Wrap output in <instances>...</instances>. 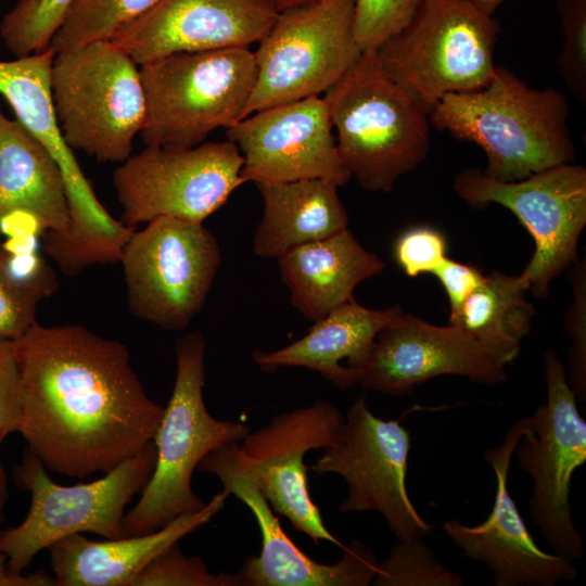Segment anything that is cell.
Returning a JSON list of instances; mask_svg holds the SVG:
<instances>
[{"label": "cell", "instance_id": "1", "mask_svg": "<svg viewBox=\"0 0 586 586\" xmlns=\"http://www.w3.org/2000/svg\"><path fill=\"white\" fill-rule=\"evenodd\" d=\"M14 344L18 433L48 471L106 473L153 441L164 408L146 394L124 343L79 324L36 322Z\"/></svg>", "mask_w": 586, "mask_h": 586}, {"label": "cell", "instance_id": "2", "mask_svg": "<svg viewBox=\"0 0 586 586\" xmlns=\"http://www.w3.org/2000/svg\"><path fill=\"white\" fill-rule=\"evenodd\" d=\"M568 120L561 92L531 88L500 66L484 87L446 94L430 110L431 126L481 146L487 157L483 175L502 182L573 163Z\"/></svg>", "mask_w": 586, "mask_h": 586}, {"label": "cell", "instance_id": "3", "mask_svg": "<svg viewBox=\"0 0 586 586\" xmlns=\"http://www.w3.org/2000/svg\"><path fill=\"white\" fill-rule=\"evenodd\" d=\"M322 99L339 153L362 189L390 192L425 160L430 111L384 73L374 51H364Z\"/></svg>", "mask_w": 586, "mask_h": 586}, {"label": "cell", "instance_id": "4", "mask_svg": "<svg viewBox=\"0 0 586 586\" xmlns=\"http://www.w3.org/2000/svg\"><path fill=\"white\" fill-rule=\"evenodd\" d=\"M205 339L200 331L176 343V378L153 442L154 469L137 504L124 517L126 536L154 532L206 504L192 489L193 471L218 447L239 442L250 428L213 417L204 404Z\"/></svg>", "mask_w": 586, "mask_h": 586}, {"label": "cell", "instance_id": "5", "mask_svg": "<svg viewBox=\"0 0 586 586\" xmlns=\"http://www.w3.org/2000/svg\"><path fill=\"white\" fill-rule=\"evenodd\" d=\"M145 145L191 148L243 118L255 87L254 52L234 47L178 52L140 65Z\"/></svg>", "mask_w": 586, "mask_h": 586}, {"label": "cell", "instance_id": "6", "mask_svg": "<svg viewBox=\"0 0 586 586\" xmlns=\"http://www.w3.org/2000/svg\"><path fill=\"white\" fill-rule=\"evenodd\" d=\"M54 56L55 51L49 47L13 61H0V95L64 175L72 224L63 234H43L42 246L62 272L77 276L89 266L119 262L135 229L114 219L102 206L63 138L50 91Z\"/></svg>", "mask_w": 586, "mask_h": 586}, {"label": "cell", "instance_id": "7", "mask_svg": "<svg viewBox=\"0 0 586 586\" xmlns=\"http://www.w3.org/2000/svg\"><path fill=\"white\" fill-rule=\"evenodd\" d=\"M156 447L149 442L100 479L75 485L55 483L40 459L27 447L15 466L16 485L30 494L25 519L2 531L0 553L9 569L23 573L38 552L73 535L93 533L104 539L122 538L126 506L150 480Z\"/></svg>", "mask_w": 586, "mask_h": 586}, {"label": "cell", "instance_id": "8", "mask_svg": "<svg viewBox=\"0 0 586 586\" xmlns=\"http://www.w3.org/2000/svg\"><path fill=\"white\" fill-rule=\"evenodd\" d=\"M50 91L61 132L72 150L123 163L145 118L140 68L112 40L55 53Z\"/></svg>", "mask_w": 586, "mask_h": 586}, {"label": "cell", "instance_id": "9", "mask_svg": "<svg viewBox=\"0 0 586 586\" xmlns=\"http://www.w3.org/2000/svg\"><path fill=\"white\" fill-rule=\"evenodd\" d=\"M498 31L493 15L470 0H423L374 53L384 73L430 111L446 94L489 82Z\"/></svg>", "mask_w": 586, "mask_h": 586}, {"label": "cell", "instance_id": "10", "mask_svg": "<svg viewBox=\"0 0 586 586\" xmlns=\"http://www.w3.org/2000/svg\"><path fill=\"white\" fill-rule=\"evenodd\" d=\"M355 0H316L281 10L254 52L257 77L243 118L257 111L319 97L359 60Z\"/></svg>", "mask_w": 586, "mask_h": 586}, {"label": "cell", "instance_id": "11", "mask_svg": "<svg viewBox=\"0 0 586 586\" xmlns=\"http://www.w3.org/2000/svg\"><path fill=\"white\" fill-rule=\"evenodd\" d=\"M119 262L132 315L162 329L180 331L203 308L221 253L216 238L202 224L158 217L132 231Z\"/></svg>", "mask_w": 586, "mask_h": 586}, {"label": "cell", "instance_id": "12", "mask_svg": "<svg viewBox=\"0 0 586 586\" xmlns=\"http://www.w3.org/2000/svg\"><path fill=\"white\" fill-rule=\"evenodd\" d=\"M454 189L473 208L495 203L515 215L535 244L520 277L535 296L547 297L551 281L577 258L586 225L585 167L561 164L509 182L470 168L456 176Z\"/></svg>", "mask_w": 586, "mask_h": 586}, {"label": "cell", "instance_id": "13", "mask_svg": "<svg viewBox=\"0 0 586 586\" xmlns=\"http://www.w3.org/2000/svg\"><path fill=\"white\" fill-rule=\"evenodd\" d=\"M242 166L230 140L191 148L145 145L113 174L119 221L131 229L158 217L202 224L244 183Z\"/></svg>", "mask_w": 586, "mask_h": 586}, {"label": "cell", "instance_id": "14", "mask_svg": "<svg viewBox=\"0 0 586 586\" xmlns=\"http://www.w3.org/2000/svg\"><path fill=\"white\" fill-rule=\"evenodd\" d=\"M544 361L547 402L528 416L513 454L533 479V522L557 553L574 561L583 558L584 543L569 498L573 474L586 462V421L557 352L548 348Z\"/></svg>", "mask_w": 586, "mask_h": 586}, {"label": "cell", "instance_id": "15", "mask_svg": "<svg viewBox=\"0 0 586 586\" xmlns=\"http://www.w3.org/2000/svg\"><path fill=\"white\" fill-rule=\"evenodd\" d=\"M308 469L335 473L347 483L342 512L381 513L398 540L423 538L434 531L417 511L407 492L410 433L399 419L374 416L364 397L349 408L344 424Z\"/></svg>", "mask_w": 586, "mask_h": 586}, {"label": "cell", "instance_id": "16", "mask_svg": "<svg viewBox=\"0 0 586 586\" xmlns=\"http://www.w3.org/2000/svg\"><path fill=\"white\" fill-rule=\"evenodd\" d=\"M198 470L215 474L224 489L244 502L262 534L258 556H249L237 573L240 586H367L378 573L379 560L358 539L343 548L333 564L319 563L304 553L282 530L271 506L258 488L238 442L207 454Z\"/></svg>", "mask_w": 586, "mask_h": 586}, {"label": "cell", "instance_id": "17", "mask_svg": "<svg viewBox=\"0 0 586 586\" xmlns=\"http://www.w3.org/2000/svg\"><path fill=\"white\" fill-rule=\"evenodd\" d=\"M345 421L340 409L326 400L276 415L255 432H249L241 454L258 488L272 510L284 515L294 530L315 543L344 545L324 526L320 509L307 484L305 455L330 445Z\"/></svg>", "mask_w": 586, "mask_h": 586}, {"label": "cell", "instance_id": "18", "mask_svg": "<svg viewBox=\"0 0 586 586\" xmlns=\"http://www.w3.org/2000/svg\"><path fill=\"white\" fill-rule=\"evenodd\" d=\"M322 98L275 105L226 129L243 157L244 182L327 179L339 187L352 178L332 133Z\"/></svg>", "mask_w": 586, "mask_h": 586}, {"label": "cell", "instance_id": "19", "mask_svg": "<svg viewBox=\"0 0 586 586\" xmlns=\"http://www.w3.org/2000/svg\"><path fill=\"white\" fill-rule=\"evenodd\" d=\"M440 375L466 377L483 385L508 379L504 367L462 329L435 326L402 310L377 334L359 384L384 395H410Z\"/></svg>", "mask_w": 586, "mask_h": 586}, {"label": "cell", "instance_id": "20", "mask_svg": "<svg viewBox=\"0 0 586 586\" xmlns=\"http://www.w3.org/2000/svg\"><path fill=\"white\" fill-rule=\"evenodd\" d=\"M528 416L510 426L484 460L496 473L497 489L488 518L470 526L456 519L442 528L462 550L464 558L480 560L492 571L496 586H555L577 579L572 560L542 550L530 534L508 489V473L514 448L524 434Z\"/></svg>", "mask_w": 586, "mask_h": 586}, {"label": "cell", "instance_id": "21", "mask_svg": "<svg viewBox=\"0 0 586 586\" xmlns=\"http://www.w3.org/2000/svg\"><path fill=\"white\" fill-rule=\"evenodd\" d=\"M279 12L275 0H157L110 40L138 65L178 52L250 48Z\"/></svg>", "mask_w": 586, "mask_h": 586}, {"label": "cell", "instance_id": "22", "mask_svg": "<svg viewBox=\"0 0 586 586\" xmlns=\"http://www.w3.org/2000/svg\"><path fill=\"white\" fill-rule=\"evenodd\" d=\"M72 224L64 175L46 148L0 113V230L14 238L63 234Z\"/></svg>", "mask_w": 586, "mask_h": 586}, {"label": "cell", "instance_id": "23", "mask_svg": "<svg viewBox=\"0 0 586 586\" xmlns=\"http://www.w3.org/2000/svg\"><path fill=\"white\" fill-rule=\"evenodd\" d=\"M229 495L222 489L201 510L181 514L151 533L100 542L73 534L53 543L48 550L56 585L132 586L152 559L209 522Z\"/></svg>", "mask_w": 586, "mask_h": 586}, {"label": "cell", "instance_id": "24", "mask_svg": "<svg viewBox=\"0 0 586 586\" xmlns=\"http://www.w3.org/2000/svg\"><path fill=\"white\" fill-rule=\"evenodd\" d=\"M402 310L400 306L370 309L354 298L314 321L292 344L272 352L255 351L252 357L265 372L304 367L346 391L359 383L378 332Z\"/></svg>", "mask_w": 586, "mask_h": 586}, {"label": "cell", "instance_id": "25", "mask_svg": "<svg viewBox=\"0 0 586 586\" xmlns=\"http://www.w3.org/2000/svg\"><path fill=\"white\" fill-rule=\"evenodd\" d=\"M277 259L292 306L311 321L354 300L356 286L385 268L347 228L298 245Z\"/></svg>", "mask_w": 586, "mask_h": 586}, {"label": "cell", "instance_id": "26", "mask_svg": "<svg viewBox=\"0 0 586 586\" xmlns=\"http://www.w3.org/2000/svg\"><path fill=\"white\" fill-rule=\"evenodd\" d=\"M264 213L254 234L253 251L278 258L288 251L324 239L347 228L348 214L339 186L327 179L255 183Z\"/></svg>", "mask_w": 586, "mask_h": 586}, {"label": "cell", "instance_id": "27", "mask_svg": "<svg viewBox=\"0 0 586 586\" xmlns=\"http://www.w3.org/2000/svg\"><path fill=\"white\" fill-rule=\"evenodd\" d=\"M520 275L493 271L449 314V324L468 333L500 367L512 364L530 333L535 307Z\"/></svg>", "mask_w": 586, "mask_h": 586}, {"label": "cell", "instance_id": "28", "mask_svg": "<svg viewBox=\"0 0 586 586\" xmlns=\"http://www.w3.org/2000/svg\"><path fill=\"white\" fill-rule=\"evenodd\" d=\"M23 239L13 247L0 243V342L15 341L37 321L42 300L53 294L58 280Z\"/></svg>", "mask_w": 586, "mask_h": 586}, {"label": "cell", "instance_id": "29", "mask_svg": "<svg viewBox=\"0 0 586 586\" xmlns=\"http://www.w3.org/2000/svg\"><path fill=\"white\" fill-rule=\"evenodd\" d=\"M157 0H77L51 47L55 53L107 40L124 25L146 12Z\"/></svg>", "mask_w": 586, "mask_h": 586}, {"label": "cell", "instance_id": "30", "mask_svg": "<svg viewBox=\"0 0 586 586\" xmlns=\"http://www.w3.org/2000/svg\"><path fill=\"white\" fill-rule=\"evenodd\" d=\"M77 0H18L1 20L0 37L16 58L49 48Z\"/></svg>", "mask_w": 586, "mask_h": 586}, {"label": "cell", "instance_id": "31", "mask_svg": "<svg viewBox=\"0 0 586 586\" xmlns=\"http://www.w3.org/2000/svg\"><path fill=\"white\" fill-rule=\"evenodd\" d=\"M375 586H461L462 577L446 568L422 538L398 540L379 562Z\"/></svg>", "mask_w": 586, "mask_h": 586}, {"label": "cell", "instance_id": "32", "mask_svg": "<svg viewBox=\"0 0 586 586\" xmlns=\"http://www.w3.org/2000/svg\"><path fill=\"white\" fill-rule=\"evenodd\" d=\"M132 586H240L231 573L214 574L199 556L187 557L175 543L138 574Z\"/></svg>", "mask_w": 586, "mask_h": 586}, {"label": "cell", "instance_id": "33", "mask_svg": "<svg viewBox=\"0 0 586 586\" xmlns=\"http://www.w3.org/2000/svg\"><path fill=\"white\" fill-rule=\"evenodd\" d=\"M563 46L556 59L557 69L568 90L586 100V0H557Z\"/></svg>", "mask_w": 586, "mask_h": 586}, {"label": "cell", "instance_id": "34", "mask_svg": "<svg viewBox=\"0 0 586 586\" xmlns=\"http://www.w3.org/2000/svg\"><path fill=\"white\" fill-rule=\"evenodd\" d=\"M423 0H355L354 34L364 51H374L403 29Z\"/></svg>", "mask_w": 586, "mask_h": 586}, {"label": "cell", "instance_id": "35", "mask_svg": "<svg viewBox=\"0 0 586 586\" xmlns=\"http://www.w3.org/2000/svg\"><path fill=\"white\" fill-rule=\"evenodd\" d=\"M574 300L565 315V328L573 341L569 352L568 382L577 398L586 399V266L585 260L571 270Z\"/></svg>", "mask_w": 586, "mask_h": 586}, {"label": "cell", "instance_id": "36", "mask_svg": "<svg viewBox=\"0 0 586 586\" xmlns=\"http://www.w3.org/2000/svg\"><path fill=\"white\" fill-rule=\"evenodd\" d=\"M395 262L410 278L432 273L447 257L446 239L437 229L415 226L398 235L394 243Z\"/></svg>", "mask_w": 586, "mask_h": 586}, {"label": "cell", "instance_id": "37", "mask_svg": "<svg viewBox=\"0 0 586 586\" xmlns=\"http://www.w3.org/2000/svg\"><path fill=\"white\" fill-rule=\"evenodd\" d=\"M23 395L14 341L0 342V441L20 431Z\"/></svg>", "mask_w": 586, "mask_h": 586}, {"label": "cell", "instance_id": "38", "mask_svg": "<svg viewBox=\"0 0 586 586\" xmlns=\"http://www.w3.org/2000/svg\"><path fill=\"white\" fill-rule=\"evenodd\" d=\"M433 275L438 279L448 297L449 314L456 311L485 278L475 266L459 263L449 257L444 259Z\"/></svg>", "mask_w": 586, "mask_h": 586}, {"label": "cell", "instance_id": "39", "mask_svg": "<svg viewBox=\"0 0 586 586\" xmlns=\"http://www.w3.org/2000/svg\"><path fill=\"white\" fill-rule=\"evenodd\" d=\"M54 576L40 570L34 573H14L9 569L5 555L0 553V586H55Z\"/></svg>", "mask_w": 586, "mask_h": 586}, {"label": "cell", "instance_id": "40", "mask_svg": "<svg viewBox=\"0 0 586 586\" xmlns=\"http://www.w3.org/2000/svg\"><path fill=\"white\" fill-rule=\"evenodd\" d=\"M3 441H0V446ZM9 492H8V479L4 468L0 461V535L3 531L2 523L4 520V508L7 505Z\"/></svg>", "mask_w": 586, "mask_h": 586}, {"label": "cell", "instance_id": "41", "mask_svg": "<svg viewBox=\"0 0 586 586\" xmlns=\"http://www.w3.org/2000/svg\"><path fill=\"white\" fill-rule=\"evenodd\" d=\"M470 1L474 3L477 8H480L482 11H484L485 13L493 15L496 9L505 0H470Z\"/></svg>", "mask_w": 586, "mask_h": 586}, {"label": "cell", "instance_id": "42", "mask_svg": "<svg viewBox=\"0 0 586 586\" xmlns=\"http://www.w3.org/2000/svg\"><path fill=\"white\" fill-rule=\"evenodd\" d=\"M316 0H275L279 11L311 3Z\"/></svg>", "mask_w": 586, "mask_h": 586}, {"label": "cell", "instance_id": "43", "mask_svg": "<svg viewBox=\"0 0 586 586\" xmlns=\"http://www.w3.org/2000/svg\"><path fill=\"white\" fill-rule=\"evenodd\" d=\"M1 112H2V111H1V104H0V113H1ZM1 238H2V233H1V230H0V243L2 242V241H1Z\"/></svg>", "mask_w": 586, "mask_h": 586}]
</instances>
